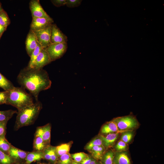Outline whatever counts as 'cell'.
<instances>
[{
    "label": "cell",
    "mask_w": 164,
    "mask_h": 164,
    "mask_svg": "<svg viewBox=\"0 0 164 164\" xmlns=\"http://www.w3.org/2000/svg\"><path fill=\"white\" fill-rule=\"evenodd\" d=\"M51 26L45 29L34 32L38 43L43 48H46L51 44Z\"/></svg>",
    "instance_id": "6"
},
{
    "label": "cell",
    "mask_w": 164,
    "mask_h": 164,
    "mask_svg": "<svg viewBox=\"0 0 164 164\" xmlns=\"http://www.w3.org/2000/svg\"><path fill=\"white\" fill-rule=\"evenodd\" d=\"M55 164H61V163H59L56 162Z\"/></svg>",
    "instance_id": "45"
},
{
    "label": "cell",
    "mask_w": 164,
    "mask_h": 164,
    "mask_svg": "<svg viewBox=\"0 0 164 164\" xmlns=\"http://www.w3.org/2000/svg\"><path fill=\"white\" fill-rule=\"evenodd\" d=\"M42 108V104L39 101L32 105L18 111L14 128L17 131L20 128L33 124Z\"/></svg>",
    "instance_id": "2"
},
{
    "label": "cell",
    "mask_w": 164,
    "mask_h": 164,
    "mask_svg": "<svg viewBox=\"0 0 164 164\" xmlns=\"http://www.w3.org/2000/svg\"><path fill=\"white\" fill-rule=\"evenodd\" d=\"M72 143V142H70L56 146V152L58 157L69 153Z\"/></svg>",
    "instance_id": "20"
},
{
    "label": "cell",
    "mask_w": 164,
    "mask_h": 164,
    "mask_svg": "<svg viewBox=\"0 0 164 164\" xmlns=\"http://www.w3.org/2000/svg\"><path fill=\"white\" fill-rule=\"evenodd\" d=\"M113 164H131V160L127 153L124 151L117 152L115 154Z\"/></svg>",
    "instance_id": "15"
},
{
    "label": "cell",
    "mask_w": 164,
    "mask_h": 164,
    "mask_svg": "<svg viewBox=\"0 0 164 164\" xmlns=\"http://www.w3.org/2000/svg\"><path fill=\"white\" fill-rule=\"evenodd\" d=\"M56 146H52L50 161L53 164H55L58 158L56 152Z\"/></svg>",
    "instance_id": "35"
},
{
    "label": "cell",
    "mask_w": 164,
    "mask_h": 164,
    "mask_svg": "<svg viewBox=\"0 0 164 164\" xmlns=\"http://www.w3.org/2000/svg\"><path fill=\"white\" fill-rule=\"evenodd\" d=\"M70 155L73 161L79 163L88 155V154L84 152H77Z\"/></svg>",
    "instance_id": "30"
},
{
    "label": "cell",
    "mask_w": 164,
    "mask_h": 164,
    "mask_svg": "<svg viewBox=\"0 0 164 164\" xmlns=\"http://www.w3.org/2000/svg\"><path fill=\"white\" fill-rule=\"evenodd\" d=\"M67 37L64 34L56 24H52L51 28V43H67Z\"/></svg>",
    "instance_id": "9"
},
{
    "label": "cell",
    "mask_w": 164,
    "mask_h": 164,
    "mask_svg": "<svg viewBox=\"0 0 164 164\" xmlns=\"http://www.w3.org/2000/svg\"><path fill=\"white\" fill-rule=\"evenodd\" d=\"M112 120L116 123L120 133L126 131H133L139 125L136 118L132 115L118 117Z\"/></svg>",
    "instance_id": "4"
},
{
    "label": "cell",
    "mask_w": 164,
    "mask_h": 164,
    "mask_svg": "<svg viewBox=\"0 0 164 164\" xmlns=\"http://www.w3.org/2000/svg\"><path fill=\"white\" fill-rule=\"evenodd\" d=\"M1 36H2V35H0V38H1Z\"/></svg>",
    "instance_id": "46"
},
{
    "label": "cell",
    "mask_w": 164,
    "mask_h": 164,
    "mask_svg": "<svg viewBox=\"0 0 164 164\" xmlns=\"http://www.w3.org/2000/svg\"><path fill=\"white\" fill-rule=\"evenodd\" d=\"M47 164L42 163V164Z\"/></svg>",
    "instance_id": "47"
},
{
    "label": "cell",
    "mask_w": 164,
    "mask_h": 164,
    "mask_svg": "<svg viewBox=\"0 0 164 164\" xmlns=\"http://www.w3.org/2000/svg\"><path fill=\"white\" fill-rule=\"evenodd\" d=\"M51 126L50 123L37 128L35 135L40 136L48 145H50L51 139Z\"/></svg>",
    "instance_id": "11"
},
{
    "label": "cell",
    "mask_w": 164,
    "mask_h": 164,
    "mask_svg": "<svg viewBox=\"0 0 164 164\" xmlns=\"http://www.w3.org/2000/svg\"><path fill=\"white\" fill-rule=\"evenodd\" d=\"M115 153L111 150L105 152L101 159L102 164H113V160Z\"/></svg>",
    "instance_id": "22"
},
{
    "label": "cell",
    "mask_w": 164,
    "mask_h": 164,
    "mask_svg": "<svg viewBox=\"0 0 164 164\" xmlns=\"http://www.w3.org/2000/svg\"><path fill=\"white\" fill-rule=\"evenodd\" d=\"M8 93V91L0 92V104H6Z\"/></svg>",
    "instance_id": "37"
},
{
    "label": "cell",
    "mask_w": 164,
    "mask_h": 164,
    "mask_svg": "<svg viewBox=\"0 0 164 164\" xmlns=\"http://www.w3.org/2000/svg\"><path fill=\"white\" fill-rule=\"evenodd\" d=\"M127 148L126 144L121 140L118 141L115 146V149L117 152L124 151Z\"/></svg>",
    "instance_id": "32"
},
{
    "label": "cell",
    "mask_w": 164,
    "mask_h": 164,
    "mask_svg": "<svg viewBox=\"0 0 164 164\" xmlns=\"http://www.w3.org/2000/svg\"><path fill=\"white\" fill-rule=\"evenodd\" d=\"M17 80L22 87L29 91L36 101H38L39 92L50 88L52 84L48 73L43 69H28L26 67L19 73Z\"/></svg>",
    "instance_id": "1"
},
{
    "label": "cell",
    "mask_w": 164,
    "mask_h": 164,
    "mask_svg": "<svg viewBox=\"0 0 164 164\" xmlns=\"http://www.w3.org/2000/svg\"><path fill=\"white\" fill-rule=\"evenodd\" d=\"M25 44L27 53L30 57L32 52L39 44L33 31L30 30L26 37Z\"/></svg>",
    "instance_id": "12"
},
{
    "label": "cell",
    "mask_w": 164,
    "mask_h": 164,
    "mask_svg": "<svg viewBox=\"0 0 164 164\" xmlns=\"http://www.w3.org/2000/svg\"><path fill=\"white\" fill-rule=\"evenodd\" d=\"M28 152L18 149L12 145L9 151L8 155L16 162H23V161H25Z\"/></svg>",
    "instance_id": "13"
},
{
    "label": "cell",
    "mask_w": 164,
    "mask_h": 164,
    "mask_svg": "<svg viewBox=\"0 0 164 164\" xmlns=\"http://www.w3.org/2000/svg\"><path fill=\"white\" fill-rule=\"evenodd\" d=\"M94 158L91 156L88 155L82 161L80 164H89Z\"/></svg>",
    "instance_id": "39"
},
{
    "label": "cell",
    "mask_w": 164,
    "mask_h": 164,
    "mask_svg": "<svg viewBox=\"0 0 164 164\" xmlns=\"http://www.w3.org/2000/svg\"><path fill=\"white\" fill-rule=\"evenodd\" d=\"M43 48L39 43L32 53L30 56V60L27 66L26 67V68L28 69L34 68L35 63L37 57Z\"/></svg>",
    "instance_id": "21"
},
{
    "label": "cell",
    "mask_w": 164,
    "mask_h": 164,
    "mask_svg": "<svg viewBox=\"0 0 164 164\" xmlns=\"http://www.w3.org/2000/svg\"><path fill=\"white\" fill-rule=\"evenodd\" d=\"M72 164H80L79 163L73 161Z\"/></svg>",
    "instance_id": "43"
},
{
    "label": "cell",
    "mask_w": 164,
    "mask_h": 164,
    "mask_svg": "<svg viewBox=\"0 0 164 164\" xmlns=\"http://www.w3.org/2000/svg\"><path fill=\"white\" fill-rule=\"evenodd\" d=\"M17 112L16 111L12 110L0 111V122H8L13 115Z\"/></svg>",
    "instance_id": "24"
},
{
    "label": "cell",
    "mask_w": 164,
    "mask_h": 164,
    "mask_svg": "<svg viewBox=\"0 0 164 164\" xmlns=\"http://www.w3.org/2000/svg\"></svg>",
    "instance_id": "48"
},
{
    "label": "cell",
    "mask_w": 164,
    "mask_h": 164,
    "mask_svg": "<svg viewBox=\"0 0 164 164\" xmlns=\"http://www.w3.org/2000/svg\"><path fill=\"white\" fill-rule=\"evenodd\" d=\"M10 20L6 12L3 9L0 10V24L7 28Z\"/></svg>",
    "instance_id": "28"
},
{
    "label": "cell",
    "mask_w": 164,
    "mask_h": 164,
    "mask_svg": "<svg viewBox=\"0 0 164 164\" xmlns=\"http://www.w3.org/2000/svg\"><path fill=\"white\" fill-rule=\"evenodd\" d=\"M43 152L33 151L28 152L25 160L26 164H30L32 162L40 160L43 159Z\"/></svg>",
    "instance_id": "17"
},
{
    "label": "cell",
    "mask_w": 164,
    "mask_h": 164,
    "mask_svg": "<svg viewBox=\"0 0 164 164\" xmlns=\"http://www.w3.org/2000/svg\"><path fill=\"white\" fill-rule=\"evenodd\" d=\"M52 147V146L50 145L48 146L43 151L44 159L50 161Z\"/></svg>",
    "instance_id": "34"
},
{
    "label": "cell",
    "mask_w": 164,
    "mask_h": 164,
    "mask_svg": "<svg viewBox=\"0 0 164 164\" xmlns=\"http://www.w3.org/2000/svg\"><path fill=\"white\" fill-rule=\"evenodd\" d=\"M12 83L0 73V87L9 91L14 87Z\"/></svg>",
    "instance_id": "23"
},
{
    "label": "cell",
    "mask_w": 164,
    "mask_h": 164,
    "mask_svg": "<svg viewBox=\"0 0 164 164\" xmlns=\"http://www.w3.org/2000/svg\"><path fill=\"white\" fill-rule=\"evenodd\" d=\"M6 28L0 24V35H2L6 30Z\"/></svg>",
    "instance_id": "40"
},
{
    "label": "cell",
    "mask_w": 164,
    "mask_h": 164,
    "mask_svg": "<svg viewBox=\"0 0 164 164\" xmlns=\"http://www.w3.org/2000/svg\"><path fill=\"white\" fill-rule=\"evenodd\" d=\"M6 104L16 108L18 111L33 104L32 95L27 93L22 87H15L8 91Z\"/></svg>",
    "instance_id": "3"
},
{
    "label": "cell",
    "mask_w": 164,
    "mask_h": 164,
    "mask_svg": "<svg viewBox=\"0 0 164 164\" xmlns=\"http://www.w3.org/2000/svg\"><path fill=\"white\" fill-rule=\"evenodd\" d=\"M51 61L61 58L65 53L67 48V43H51L46 48Z\"/></svg>",
    "instance_id": "5"
},
{
    "label": "cell",
    "mask_w": 164,
    "mask_h": 164,
    "mask_svg": "<svg viewBox=\"0 0 164 164\" xmlns=\"http://www.w3.org/2000/svg\"><path fill=\"white\" fill-rule=\"evenodd\" d=\"M49 145L40 136L35 135L33 144V151L43 152Z\"/></svg>",
    "instance_id": "18"
},
{
    "label": "cell",
    "mask_w": 164,
    "mask_h": 164,
    "mask_svg": "<svg viewBox=\"0 0 164 164\" xmlns=\"http://www.w3.org/2000/svg\"><path fill=\"white\" fill-rule=\"evenodd\" d=\"M119 132L111 133L106 135L105 136L99 135L103 142V145L105 148H107L112 146L117 139Z\"/></svg>",
    "instance_id": "14"
},
{
    "label": "cell",
    "mask_w": 164,
    "mask_h": 164,
    "mask_svg": "<svg viewBox=\"0 0 164 164\" xmlns=\"http://www.w3.org/2000/svg\"><path fill=\"white\" fill-rule=\"evenodd\" d=\"M100 132L102 134L118 132L117 126L116 123L112 120L104 124L101 127Z\"/></svg>",
    "instance_id": "16"
},
{
    "label": "cell",
    "mask_w": 164,
    "mask_h": 164,
    "mask_svg": "<svg viewBox=\"0 0 164 164\" xmlns=\"http://www.w3.org/2000/svg\"><path fill=\"white\" fill-rule=\"evenodd\" d=\"M29 5L32 18H51L44 10L40 4L39 0H31Z\"/></svg>",
    "instance_id": "8"
},
{
    "label": "cell",
    "mask_w": 164,
    "mask_h": 164,
    "mask_svg": "<svg viewBox=\"0 0 164 164\" xmlns=\"http://www.w3.org/2000/svg\"><path fill=\"white\" fill-rule=\"evenodd\" d=\"M13 164H26L25 162H15Z\"/></svg>",
    "instance_id": "42"
},
{
    "label": "cell",
    "mask_w": 164,
    "mask_h": 164,
    "mask_svg": "<svg viewBox=\"0 0 164 164\" xmlns=\"http://www.w3.org/2000/svg\"><path fill=\"white\" fill-rule=\"evenodd\" d=\"M12 145L6 139L5 136L0 137V150L8 155Z\"/></svg>",
    "instance_id": "25"
},
{
    "label": "cell",
    "mask_w": 164,
    "mask_h": 164,
    "mask_svg": "<svg viewBox=\"0 0 164 164\" xmlns=\"http://www.w3.org/2000/svg\"><path fill=\"white\" fill-rule=\"evenodd\" d=\"M2 9V4L0 2V10Z\"/></svg>",
    "instance_id": "44"
},
{
    "label": "cell",
    "mask_w": 164,
    "mask_h": 164,
    "mask_svg": "<svg viewBox=\"0 0 164 164\" xmlns=\"http://www.w3.org/2000/svg\"><path fill=\"white\" fill-rule=\"evenodd\" d=\"M82 1L81 0H66V5L69 8H74L79 6Z\"/></svg>",
    "instance_id": "33"
},
{
    "label": "cell",
    "mask_w": 164,
    "mask_h": 164,
    "mask_svg": "<svg viewBox=\"0 0 164 164\" xmlns=\"http://www.w3.org/2000/svg\"><path fill=\"white\" fill-rule=\"evenodd\" d=\"M101 145H103V142L101 138L99 135L89 142L85 146L84 149L88 151L94 146Z\"/></svg>",
    "instance_id": "26"
},
{
    "label": "cell",
    "mask_w": 164,
    "mask_h": 164,
    "mask_svg": "<svg viewBox=\"0 0 164 164\" xmlns=\"http://www.w3.org/2000/svg\"><path fill=\"white\" fill-rule=\"evenodd\" d=\"M133 131H128L124 132L121 136V140L126 143H128L132 140L133 136Z\"/></svg>",
    "instance_id": "31"
},
{
    "label": "cell",
    "mask_w": 164,
    "mask_h": 164,
    "mask_svg": "<svg viewBox=\"0 0 164 164\" xmlns=\"http://www.w3.org/2000/svg\"><path fill=\"white\" fill-rule=\"evenodd\" d=\"M89 164H102L101 162H98L97 160L93 159Z\"/></svg>",
    "instance_id": "41"
},
{
    "label": "cell",
    "mask_w": 164,
    "mask_h": 164,
    "mask_svg": "<svg viewBox=\"0 0 164 164\" xmlns=\"http://www.w3.org/2000/svg\"><path fill=\"white\" fill-rule=\"evenodd\" d=\"M48 53L45 48H43L38 54L36 59L34 69H42L45 66L51 62Z\"/></svg>",
    "instance_id": "10"
},
{
    "label": "cell",
    "mask_w": 164,
    "mask_h": 164,
    "mask_svg": "<svg viewBox=\"0 0 164 164\" xmlns=\"http://www.w3.org/2000/svg\"><path fill=\"white\" fill-rule=\"evenodd\" d=\"M51 1L54 5L57 7L66 5V0H52Z\"/></svg>",
    "instance_id": "38"
},
{
    "label": "cell",
    "mask_w": 164,
    "mask_h": 164,
    "mask_svg": "<svg viewBox=\"0 0 164 164\" xmlns=\"http://www.w3.org/2000/svg\"><path fill=\"white\" fill-rule=\"evenodd\" d=\"M94 159L101 160L105 152V148L103 145L96 146L88 151Z\"/></svg>",
    "instance_id": "19"
},
{
    "label": "cell",
    "mask_w": 164,
    "mask_h": 164,
    "mask_svg": "<svg viewBox=\"0 0 164 164\" xmlns=\"http://www.w3.org/2000/svg\"><path fill=\"white\" fill-rule=\"evenodd\" d=\"M53 22V19L43 18H32L30 24V30L35 32L46 29L51 26Z\"/></svg>",
    "instance_id": "7"
},
{
    "label": "cell",
    "mask_w": 164,
    "mask_h": 164,
    "mask_svg": "<svg viewBox=\"0 0 164 164\" xmlns=\"http://www.w3.org/2000/svg\"><path fill=\"white\" fill-rule=\"evenodd\" d=\"M15 162L9 155L0 150V164H13Z\"/></svg>",
    "instance_id": "27"
},
{
    "label": "cell",
    "mask_w": 164,
    "mask_h": 164,
    "mask_svg": "<svg viewBox=\"0 0 164 164\" xmlns=\"http://www.w3.org/2000/svg\"><path fill=\"white\" fill-rule=\"evenodd\" d=\"M73 161L70 154L68 153L59 157L56 162L62 164H72Z\"/></svg>",
    "instance_id": "29"
},
{
    "label": "cell",
    "mask_w": 164,
    "mask_h": 164,
    "mask_svg": "<svg viewBox=\"0 0 164 164\" xmlns=\"http://www.w3.org/2000/svg\"><path fill=\"white\" fill-rule=\"evenodd\" d=\"M7 122V121L0 122V137L5 136Z\"/></svg>",
    "instance_id": "36"
}]
</instances>
